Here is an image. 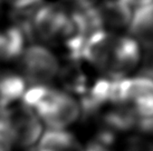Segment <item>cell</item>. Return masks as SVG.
<instances>
[{"label": "cell", "mask_w": 153, "mask_h": 151, "mask_svg": "<svg viewBox=\"0 0 153 151\" xmlns=\"http://www.w3.org/2000/svg\"><path fill=\"white\" fill-rule=\"evenodd\" d=\"M4 128L13 144L22 148L35 146L43 136V120L24 102L6 109Z\"/></svg>", "instance_id": "6da1fadb"}, {"label": "cell", "mask_w": 153, "mask_h": 151, "mask_svg": "<svg viewBox=\"0 0 153 151\" xmlns=\"http://www.w3.org/2000/svg\"><path fill=\"white\" fill-rule=\"evenodd\" d=\"M22 56L24 78L34 86L47 84L59 75V61L46 47L33 45L26 48Z\"/></svg>", "instance_id": "7a4b0ae2"}, {"label": "cell", "mask_w": 153, "mask_h": 151, "mask_svg": "<svg viewBox=\"0 0 153 151\" xmlns=\"http://www.w3.org/2000/svg\"><path fill=\"white\" fill-rule=\"evenodd\" d=\"M116 101L131 106L139 118L153 114V78L141 76L117 79Z\"/></svg>", "instance_id": "3957f363"}, {"label": "cell", "mask_w": 153, "mask_h": 151, "mask_svg": "<svg viewBox=\"0 0 153 151\" xmlns=\"http://www.w3.org/2000/svg\"><path fill=\"white\" fill-rule=\"evenodd\" d=\"M140 59V46L135 39L130 37L117 38L110 61L105 68L107 77L113 79H123L137 66Z\"/></svg>", "instance_id": "277c9868"}, {"label": "cell", "mask_w": 153, "mask_h": 151, "mask_svg": "<svg viewBox=\"0 0 153 151\" xmlns=\"http://www.w3.org/2000/svg\"><path fill=\"white\" fill-rule=\"evenodd\" d=\"M66 17L67 12L59 7L44 4L33 20L29 36H34L42 41H55L59 36Z\"/></svg>", "instance_id": "5b68a950"}, {"label": "cell", "mask_w": 153, "mask_h": 151, "mask_svg": "<svg viewBox=\"0 0 153 151\" xmlns=\"http://www.w3.org/2000/svg\"><path fill=\"white\" fill-rule=\"evenodd\" d=\"M117 38L107 30H96L89 34L82 51V60L105 70Z\"/></svg>", "instance_id": "8992f818"}, {"label": "cell", "mask_w": 153, "mask_h": 151, "mask_svg": "<svg viewBox=\"0 0 153 151\" xmlns=\"http://www.w3.org/2000/svg\"><path fill=\"white\" fill-rule=\"evenodd\" d=\"M81 113V103L63 91L55 105L42 117V120L51 129H65L76 121Z\"/></svg>", "instance_id": "52a82bcc"}, {"label": "cell", "mask_w": 153, "mask_h": 151, "mask_svg": "<svg viewBox=\"0 0 153 151\" xmlns=\"http://www.w3.org/2000/svg\"><path fill=\"white\" fill-rule=\"evenodd\" d=\"M98 22L102 29H121L130 26L133 16L131 6L124 0H107L96 6Z\"/></svg>", "instance_id": "ba28073f"}, {"label": "cell", "mask_w": 153, "mask_h": 151, "mask_svg": "<svg viewBox=\"0 0 153 151\" xmlns=\"http://www.w3.org/2000/svg\"><path fill=\"white\" fill-rule=\"evenodd\" d=\"M37 151H84L76 138L64 129H49L39 139Z\"/></svg>", "instance_id": "9c48e42d"}, {"label": "cell", "mask_w": 153, "mask_h": 151, "mask_svg": "<svg viewBox=\"0 0 153 151\" xmlns=\"http://www.w3.org/2000/svg\"><path fill=\"white\" fill-rule=\"evenodd\" d=\"M27 32L13 25L9 29L0 32V62L17 58L25 51Z\"/></svg>", "instance_id": "30bf717a"}, {"label": "cell", "mask_w": 153, "mask_h": 151, "mask_svg": "<svg viewBox=\"0 0 153 151\" xmlns=\"http://www.w3.org/2000/svg\"><path fill=\"white\" fill-rule=\"evenodd\" d=\"M26 92V79L15 73L0 75V108L7 109L22 99Z\"/></svg>", "instance_id": "8fae6325"}, {"label": "cell", "mask_w": 153, "mask_h": 151, "mask_svg": "<svg viewBox=\"0 0 153 151\" xmlns=\"http://www.w3.org/2000/svg\"><path fill=\"white\" fill-rule=\"evenodd\" d=\"M78 61L79 60L69 59L67 65L60 69L59 76L64 86L69 91L82 96L87 90L88 84L85 75L78 67Z\"/></svg>", "instance_id": "7c38bea8"}, {"label": "cell", "mask_w": 153, "mask_h": 151, "mask_svg": "<svg viewBox=\"0 0 153 151\" xmlns=\"http://www.w3.org/2000/svg\"><path fill=\"white\" fill-rule=\"evenodd\" d=\"M13 144V143L4 128V125H1L0 126V151H10V148Z\"/></svg>", "instance_id": "4fadbf2b"}, {"label": "cell", "mask_w": 153, "mask_h": 151, "mask_svg": "<svg viewBox=\"0 0 153 151\" xmlns=\"http://www.w3.org/2000/svg\"><path fill=\"white\" fill-rule=\"evenodd\" d=\"M136 128L146 133H153V114L148 117L139 118Z\"/></svg>", "instance_id": "5bb4252c"}, {"label": "cell", "mask_w": 153, "mask_h": 151, "mask_svg": "<svg viewBox=\"0 0 153 151\" xmlns=\"http://www.w3.org/2000/svg\"><path fill=\"white\" fill-rule=\"evenodd\" d=\"M74 1H78V2H83V1H88V0H74Z\"/></svg>", "instance_id": "9a60e30c"}]
</instances>
